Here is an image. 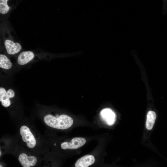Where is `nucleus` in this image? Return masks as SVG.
Masks as SVG:
<instances>
[{
    "label": "nucleus",
    "mask_w": 167,
    "mask_h": 167,
    "mask_svg": "<svg viewBox=\"0 0 167 167\" xmlns=\"http://www.w3.org/2000/svg\"><path fill=\"white\" fill-rule=\"evenodd\" d=\"M156 118V113L153 111H149L147 115L146 126L147 129L151 130L154 124Z\"/></svg>",
    "instance_id": "nucleus-10"
},
{
    "label": "nucleus",
    "mask_w": 167,
    "mask_h": 167,
    "mask_svg": "<svg viewBox=\"0 0 167 167\" xmlns=\"http://www.w3.org/2000/svg\"><path fill=\"white\" fill-rule=\"evenodd\" d=\"M4 44L7 53L10 54H14L19 52L21 49L20 44L18 43H14L9 40H6Z\"/></svg>",
    "instance_id": "nucleus-8"
},
{
    "label": "nucleus",
    "mask_w": 167,
    "mask_h": 167,
    "mask_svg": "<svg viewBox=\"0 0 167 167\" xmlns=\"http://www.w3.org/2000/svg\"><path fill=\"white\" fill-rule=\"evenodd\" d=\"M7 0H0V13L2 14L6 13L9 10V7L7 4Z\"/></svg>",
    "instance_id": "nucleus-12"
},
{
    "label": "nucleus",
    "mask_w": 167,
    "mask_h": 167,
    "mask_svg": "<svg viewBox=\"0 0 167 167\" xmlns=\"http://www.w3.org/2000/svg\"><path fill=\"white\" fill-rule=\"evenodd\" d=\"M15 92L11 89H8L6 92L5 89L2 87L0 88V101L2 105L5 107H8L11 105L10 98L15 96Z\"/></svg>",
    "instance_id": "nucleus-4"
},
{
    "label": "nucleus",
    "mask_w": 167,
    "mask_h": 167,
    "mask_svg": "<svg viewBox=\"0 0 167 167\" xmlns=\"http://www.w3.org/2000/svg\"><path fill=\"white\" fill-rule=\"evenodd\" d=\"M18 160L23 167L33 166L36 164L37 161L35 156H28L25 153L21 154L19 156Z\"/></svg>",
    "instance_id": "nucleus-6"
},
{
    "label": "nucleus",
    "mask_w": 167,
    "mask_h": 167,
    "mask_svg": "<svg viewBox=\"0 0 167 167\" xmlns=\"http://www.w3.org/2000/svg\"><path fill=\"white\" fill-rule=\"evenodd\" d=\"M12 66V63L8 58L5 55H0V67L1 68L8 69Z\"/></svg>",
    "instance_id": "nucleus-11"
},
{
    "label": "nucleus",
    "mask_w": 167,
    "mask_h": 167,
    "mask_svg": "<svg viewBox=\"0 0 167 167\" xmlns=\"http://www.w3.org/2000/svg\"><path fill=\"white\" fill-rule=\"evenodd\" d=\"M20 132L23 141L26 143L27 146L30 148H34L36 140L29 128L26 126H22L20 128Z\"/></svg>",
    "instance_id": "nucleus-2"
},
{
    "label": "nucleus",
    "mask_w": 167,
    "mask_h": 167,
    "mask_svg": "<svg viewBox=\"0 0 167 167\" xmlns=\"http://www.w3.org/2000/svg\"><path fill=\"white\" fill-rule=\"evenodd\" d=\"M44 121L48 126L61 130H65L70 128L73 122L71 117L65 114H62L57 117L51 114H48L44 117Z\"/></svg>",
    "instance_id": "nucleus-1"
},
{
    "label": "nucleus",
    "mask_w": 167,
    "mask_h": 167,
    "mask_svg": "<svg viewBox=\"0 0 167 167\" xmlns=\"http://www.w3.org/2000/svg\"><path fill=\"white\" fill-rule=\"evenodd\" d=\"M95 161L93 156L87 155L83 156L77 160L75 163V167H88L93 164Z\"/></svg>",
    "instance_id": "nucleus-7"
},
{
    "label": "nucleus",
    "mask_w": 167,
    "mask_h": 167,
    "mask_svg": "<svg viewBox=\"0 0 167 167\" xmlns=\"http://www.w3.org/2000/svg\"><path fill=\"white\" fill-rule=\"evenodd\" d=\"M100 116L103 121L108 125H113L116 121V115L110 109L105 108L101 110Z\"/></svg>",
    "instance_id": "nucleus-5"
},
{
    "label": "nucleus",
    "mask_w": 167,
    "mask_h": 167,
    "mask_svg": "<svg viewBox=\"0 0 167 167\" xmlns=\"http://www.w3.org/2000/svg\"><path fill=\"white\" fill-rule=\"evenodd\" d=\"M0 167H2V166L1 165V166H0Z\"/></svg>",
    "instance_id": "nucleus-13"
},
{
    "label": "nucleus",
    "mask_w": 167,
    "mask_h": 167,
    "mask_svg": "<svg viewBox=\"0 0 167 167\" xmlns=\"http://www.w3.org/2000/svg\"><path fill=\"white\" fill-rule=\"evenodd\" d=\"M34 56L33 53L31 51L23 52L18 57V63L20 65H24L31 61Z\"/></svg>",
    "instance_id": "nucleus-9"
},
{
    "label": "nucleus",
    "mask_w": 167,
    "mask_h": 167,
    "mask_svg": "<svg viewBox=\"0 0 167 167\" xmlns=\"http://www.w3.org/2000/svg\"><path fill=\"white\" fill-rule=\"evenodd\" d=\"M86 142L83 138L75 137L73 138L70 142H64L61 144V148L63 149H75L84 145Z\"/></svg>",
    "instance_id": "nucleus-3"
}]
</instances>
